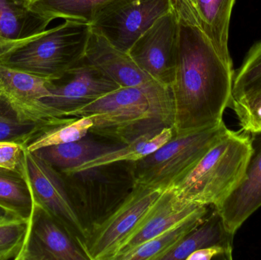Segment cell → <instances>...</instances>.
Segmentation results:
<instances>
[{
  "mask_svg": "<svg viewBox=\"0 0 261 260\" xmlns=\"http://www.w3.org/2000/svg\"><path fill=\"white\" fill-rule=\"evenodd\" d=\"M178 19L176 76L170 86L174 135L217 126L230 106L234 70L204 32L191 0H173Z\"/></svg>",
  "mask_w": 261,
  "mask_h": 260,
  "instance_id": "obj_1",
  "label": "cell"
},
{
  "mask_svg": "<svg viewBox=\"0 0 261 260\" xmlns=\"http://www.w3.org/2000/svg\"><path fill=\"white\" fill-rule=\"evenodd\" d=\"M253 153V139L228 130L171 188L184 203L217 207L243 179Z\"/></svg>",
  "mask_w": 261,
  "mask_h": 260,
  "instance_id": "obj_2",
  "label": "cell"
},
{
  "mask_svg": "<svg viewBox=\"0 0 261 260\" xmlns=\"http://www.w3.org/2000/svg\"><path fill=\"white\" fill-rule=\"evenodd\" d=\"M90 34L88 23L65 20L28 39L0 46V65L55 80L84 57Z\"/></svg>",
  "mask_w": 261,
  "mask_h": 260,
  "instance_id": "obj_3",
  "label": "cell"
},
{
  "mask_svg": "<svg viewBox=\"0 0 261 260\" xmlns=\"http://www.w3.org/2000/svg\"><path fill=\"white\" fill-rule=\"evenodd\" d=\"M217 126L174 135L159 149L132 163L133 184L168 188L189 172L228 131Z\"/></svg>",
  "mask_w": 261,
  "mask_h": 260,
  "instance_id": "obj_4",
  "label": "cell"
},
{
  "mask_svg": "<svg viewBox=\"0 0 261 260\" xmlns=\"http://www.w3.org/2000/svg\"><path fill=\"white\" fill-rule=\"evenodd\" d=\"M166 189L133 184L125 199L96 224L89 242L81 244L89 260H116Z\"/></svg>",
  "mask_w": 261,
  "mask_h": 260,
  "instance_id": "obj_5",
  "label": "cell"
},
{
  "mask_svg": "<svg viewBox=\"0 0 261 260\" xmlns=\"http://www.w3.org/2000/svg\"><path fill=\"white\" fill-rule=\"evenodd\" d=\"M173 5V0H113L96 12L90 27L112 45L128 53L135 41Z\"/></svg>",
  "mask_w": 261,
  "mask_h": 260,
  "instance_id": "obj_6",
  "label": "cell"
},
{
  "mask_svg": "<svg viewBox=\"0 0 261 260\" xmlns=\"http://www.w3.org/2000/svg\"><path fill=\"white\" fill-rule=\"evenodd\" d=\"M177 50L178 19L173 5L135 41L128 53L144 73L170 88L176 76Z\"/></svg>",
  "mask_w": 261,
  "mask_h": 260,
  "instance_id": "obj_7",
  "label": "cell"
},
{
  "mask_svg": "<svg viewBox=\"0 0 261 260\" xmlns=\"http://www.w3.org/2000/svg\"><path fill=\"white\" fill-rule=\"evenodd\" d=\"M48 85L47 79L0 65V93L23 118L50 130L76 118L69 117L43 102L50 96Z\"/></svg>",
  "mask_w": 261,
  "mask_h": 260,
  "instance_id": "obj_8",
  "label": "cell"
},
{
  "mask_svg": "<svg viewBox=\"0 0 261 260\" xmlns=\"http://www.w3.org/2000/svg\"><path fill=\"white\" fill-rule=\"evenodd\" d=\"M119 88L114 80L84 56L61 77L49 80L50 94L42 101L73 118L71 114L75 110Z\"/></svg>",
  "mask_w": 261,
  "mask_h": 260,
  "instance_id": "obj_9",
  "label": "cell"
},
{
  "mask_svg": "<svg viewBox=\"0 0 261 260\" xmlns=\"http://www.w3.org/2000/svg\"><path fill=\"white\" fill-rule=\"evenodd\" d=\"M24 172L35 203L65 228L70 227L85 235L84 224L58 169L25 150Z\"/></svg>",
  "mask_w": 261,
  "mask_h": 260,
  "instance_id": "obj_10",
  "label": "cell"
},
{
  "mask_svg": "<svg viewBox=\"0 0 261 260\" xmlns=\"http://www.w3.org/2000/svg\"><path fill=\"white\" fill-rule=\"evenodd\" d=\"M65 227L35 201L29 232L18 260H87Z\"/></svg>",
  "mask_w": 261,
  "mask_h": 260,
  "instance_id": "obj_11",
  "label": "cell"
},
{
  "mask_svg": "<svg viewBox=\"0 0 261 260\" xmlns=\"http://www.w3.org/2000/svg\"><path fill=\"white\" fill-rule=\"evenodd\" d=\"M261 207V137L254 142L245 176L239 186L216 208L226 230L234 235L245 221Z\"/></svg>",
  "mask_w": 261,
  "mask_h": 260,
  "instance_id": "obj_12",
  "label": "cell"
},
{
  "mask_svg": "<svg viewBox=\"0 0 261 260\" xmlns=\"http://www.w3.org/2000/svg\"><path fill=\"white\" fill-rule=\"evenodd\" d=\"M84 57L120 87H148L161 84L138 67L126 52L112 45L91 29Z\"/></svg>",
  "mask_w": 261,
  "mask_h": 260,
  "instance_id": "obj_13",
  "label": "cell"
},
{
  "mask_svg": "<svg viewBox=\"0 0 261 260\" xmlns=\"http://www.w3.org/2000/svg\"><path fill=\"white\" fill-rule=\"evenodd\" d=\"M203 206H205L184 203L176 196L171 188H167L145 221L125 243L118 256L188 219Z\"/></svg>",
  "mask_w": 261,
  "mask_h": 260,
  "instance_id": "obj_14",
  "label": "cell"
},
{
  "mask_svg": "<svg viewBox=\"0 0 261 260\" xmlns=\"http://www.w3.org/2000/svg\"><path fill=\"white\" fill-rule=\"evenodd\" d=\"M174 136L172 127H165L158 131L147 133L126 145L98 156L73 169L62 172L66 176L84 172L96 168L108 166L121 162L138 161L159 149Z\"/></svg>",
  "mask_w": 261,
  "mask_h": 260,
  "instance_id": "obj_15",
  "label": "cell"
},
{
  "mask_svg": "<svg viewBox=\"0 0 261 260\" xmlns=\"http://www.w3.org/2000/svg\"><path fill=\"white\" fill-rule=\"evenodd\" d=\"M49 24L29 8V0H0V46L35 36Z\"/></svg>",
  "mask_w": 261,
  "mask_h": 260,
  "instance_id": "obj_16",
  "label": "cell"
},
{
  "mask_svg": "<svg viewBox=\"0 0 261 260\" xmlns=\"http://www.w3.org/2000/svg\"><path fill=\"white\" fill-rule=\"evenodd\" d=\"M204 32L222 59L233 67L228 49L230 21L236 0H191Z\"/></svg>",
  "mask_w": 261,
  "mask_h": 260,
  "instance_id": "obj_17",
  "label": "cell"
},
{
  "mask_svg": "<svg viewBox=\"0 0 261 260\" xmlns=\"http://www.w3.org/2000/svg\"><path fill=\"white\" fill-rule=\"evenodd\" d=\"M122 145H110L88 138L86 136L76 141L46 147L33 153L62 172L109 151L117 149Z\"/></svg>",
  "mask_w": 261,
  "mask_h": 260,
  "instance_id": "obj_18",
  "label": "cell"
},
{
  "mask_svg": "<svg viewBox=\"0 0 261 260\" xmlns=\"http://www.w3.org/2000/svg\"><path fill=\"white\" fill-rule=\"evenodd\" d=\"M233 237L234 235L225 228L220 214L215 208L210 216H207L161 260L187 259L196 250L215 245L232 250Z\"/></svg>",
  "mask_w": 261,
  "mask_h": 260,
  "instance_id": "obj_19",
  "label": "cell"
},
{
  "mask_svg": "<svg viewBox=\"0 0 261 260\" xmlns=\"http://www.w3.org/2000/svg\"><path fill=\"white\" fill-rule=\"evenodd\" d=\"M208 216V206L182 222L117 256L116 260H161Z\"/></svg>",
  "mask_w": 261,
  "mask_h": 260,
  "instance_id": "obj_20",
  "label": "cell"
},
{
  "mask_svg": "<svg viewBox=\"0 0 261 260\" xmlns=\"http://www.w3.org/2000/svg\"><path fill=\"white\" fill-rule=\"evenodd\" d=\"M0 206L29 221L35 198L24 169L20 172L0 167Z\"/></svg>",
  "mask_w": 261,
  "mask_h": 260,
  "instance_id": "obj_21",
  "label": "cell"
},
{
  "mask_svg": "<svg viewBox=\"0 0 261 260\" xmlns=\"http://www.w3.org/2000/svg\"><path fill=\"white\" fill-rule=\"evenodd\" d=\"M113 0H29V6L47 21L55 18L90 24L96 12Z\"/></svg>",
  "mask_w": 261,
  "mask_h": 260,
  "instance_id": "obj_22",
  "label": "cell"
},
{
  "mask_svg": "<svg viewBox=\"0 0 261 260\" xmlns=\"http://www.w3.org/2000/svg\"><path fill=\"white\" fill-rule=\"evenodd\" d=\"M48 130L23 118L0 93V141L15 142L27 148L32 140Z\"/></svg>",
  "mask_w": 261,
  "mask_h": 260,
  "instance_id": "obj_23",
  "label": "cell"
},
{
  "mask_svg": "<svg viewBox=\"0 0 261 260\" xmlns=\"http://www.w3.org/2000/svg\"><path fill=\"white\" fill-rule=\"evenodd\" d=\"M245 132L261 133V82L232 92L231 104Z\"/></svg>",
  "mask_w": 261,
  "mask_h": 260,
  "instance_id": "obj_24",
  "label": "cell"
},
{
  "mask_svg": "<svg viewBox=\"0 0 261 260\" xmlns=\"http://www.w3.org/2000/svg\"><path fill=\"white\" fill-rule=\"evenodd\" d=\"M93 116L85 115L57 128H52L38 136L28 145L26 150L34 152L37 150L54 145H62L81 140L90 133L93 127Z\"/></svg>",
  "mask_w": 261,
  "mask_h": 260,
  "instance_id": "obj_25",
  "label": "cell"
},
{
  "mask_svg": "<svg viewBox=\"0 0 261 260\" xmlns=\"http://www.w3.org/2000/svg\"><path fill=\"white\" fill-rule=\"evenodd\" d=\"M29 221L23 219L0 223V260H18L29 232Z\"/></svg>",
  "mask_w": 261,
  "mask_h": 260,
  "instance_id": "obj_26",
  "label": "cell"
},
{
  "mask_svg": "<svg viewBox=\"0 0 261 260\" xmlns=\"http://www.w3.org/2000/svg\"><path fill=\"white\" fill-rule=\"evenodd\" d=\"M261 82V40L247 53L242 66L234 71L232 92Z\"/></svg>",
  "mask_w": 261,
  "mask_h": 260,
  "instance_id": "obj_27",
  "label": "cell"
},
{
  "mask_svg": "<svg viewBox=\"0 0 261 260\" xmlns=\"http://www.w3.org/2000/svg\"><path fill=\"white\" fill-rule=\"evenodd\" d=\"M25 150L20 143L0 141V167L23 172Z\"/></svg>",
  "mask_w": 261,
  "mask_h": 260,
  "instance_id": "obj_28",
  "label": "cell"
},
{
  "mask_svg": "<svg viewBox=\"0 0 261 260\" xmlns=\"http://www.w3.org/2000/svg\"><path fill=\"white\" fill-rule=\"evenodd\" d=\"M216 256H220L226 259H232V250L222 246H211L196 250L186 260H210Z\"/></svg>",
  "mask_w": 261,
  "mask_h": 260,
  "instance_id": "obj_29",
  "label": "cell"
},
{
  "mask_svg": "<svg viewBox=\"0 0 261 260\" xmlns=\"http://www.w3.org/2000/svg\"><path fill=\"white\" fill-rule=\"evenodd\" d=\"M21 219L16 214L0 206V223L8 222L14 220ZM24 220V219H23Z\"/></svg>",
  "mask_w": 261,
  "mask_h": 260,
  "instance_id": "obj_30",
  "label": "cell"
}]
</instances>
